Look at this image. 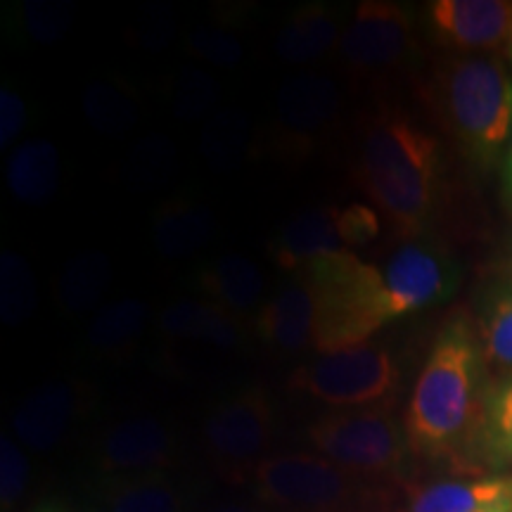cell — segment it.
I'll return each mask as SVG.
<instances>
[{
    "label": "cell",
    "instance_id": "8fae6325",
    "mask_svg": "<svg viewBox=\"0 0 512 512\" xmlns=\"http://www.w3.org/2000/svg\"><path fill=\"white\" fill-rule=\"evenodd\" d=\"M178 458V437L159 415H133L114 422L95 446V467L105 477L157 475Z\"/></svg>",
    "mask_w": 512,
    "mask_h": 512
},
{
    "label": "cell",
    "instance_id": "74e56055",
    "mask_svg": "<svg viewBox=\"0 0 512 512\" xmlns=\"http://www.w3.org/2000/svg\"><path fill=\"white\" fill-rule=\"evenodd\" d=\"M503 200L512 207V140L503 157Z\"/></svg>",
    "mask_w": 512,
    "mask_h": 512
},
{
    "label": "cell",
    "instance_id": "7a4b0ae2",
    "mask_svg": "<svg viewBox=\"0 0 512 512\" xmlns=\"http://www.w3.org/2000/svg\"><path fill=\"white\" fill-rule=\"evenodd\" d=\"M351 176L399 238H422L441 200V145L406 112L382 105L363 121Z\"/></svg>",
    "mask_w": 512,
    "mask_h": 512
},
{
    "label": "cell",
    "instance_id": "7c38bea8",
    "mask_svg": "<svg viewBox=\"0 0 512 512\" xmlns=\"http://www.w3.org/2000/svg\"><path fill=\"white\" fill-rule=\"evenodd\" d=\"M434 36L460 55H496L512 38V0H434Z\"/></svg>",
    "mask_w": 512,
    "mask_h": 512
},
{
    "label": "cell",
    "instance_id": "277c9868",
    "mask_svg": "<svg viewBox=\"0 0 512 512\" xmlns=\"http://www.w3.org/2000/svg\"><path fill=\"white\" fill-rule=\"evenodd\" d=\"M430 95L463 155L479 169H494L512 140V74L503 57H448L434 72Z\"/></svg>",
    "mask_w": 512,
    "mask_h": 512
},
{
    "label": "cell",
    "instance_id": "9c48e42d",
    "mask_svg": "<svg viewBox=\"0 0 512 512\" xmlns=\"http://www.w3.org/2000/svg\"><path fill=\"white\" fill-rule=\"evenodd\" d=\"M273 403L261 387H249L211 408L202 427L204 451L228 484L252 482L273 444Z\"/></svg>",
    "mask_w": 512,
    "mask_h": 512
},
{
    "label": "cell",
    "instance_id": "ffe728a7",
    "mask_svg": "<svg viewBox=\"0 0 512 512\" xmlns=\"http://www.w3.org/2000/svg\"><path fill=\"white\" fill-rule=\"evenodd\" d=\"M60 183V152L50 140H27L10 152L8 188L17 202L29 207L48 204L60 190Z\"/></svg>",
    "mask_w": 512,
    "mask_h": 512
},
{
    "label": "cell",
    "instance_id": "60d3db41",
    "mask_svg": "<svg viewBox=\"0 0 512 512\" xmlns=\"http://www.w3.org/2000/svg\"><path fill=\"white\" fill-rule=\"evenodd\" d=\"M505 53H508V57H510V62H512V38H510V43H508V50H505Z\"/></svg>",
    "mask_w": 512,
    "mask_h": 512
},
{
    "label": "cell",
    "instance_id": "f546056e",
    "mask_svg": "<svg viewBox=\"0 0 512 512\" xmlns=\"http://www.w3.org/2000/svg\"><path fill=\"white\" fill-rule=\"evenodd\" d=\"M178 166L174 140L152 133L133 147L124 164L126 181L136 188L152 190L166 183Z\"/></svg>",
    "mask_w": 512,
    "mask_h": 512
},
{
    "label": "cell",
    "instance_id": "5b68a950",
    "mask_svg": "<svg viewBox=\"0 0 512 512\" xmlns=\"http://www.w3.org/2000/svg\"><path fill=\"white\" fill-rule=\"evenodd\" d=\"M252 484L275 512H375L382 503L380 482L351 475L320 453H273Z\"/></svg>",
    "mask_w": 512,
    "mask_h": 512
},
{
    "label": "cell",
    "instance_id": "44dd1931",
    "mask_svg": "<svg viewBox=\"0 0 512 512\" xmlns=\"http://www.w3.org/2000/svg\"><path fill=\"white\" fill-rule=\"evenodd\" d=\"M159 330L166 337L204 342L219 349H238L242 342L238 320L221 311L219 306L197 302V299H181L164 309L159 318Z\"/></svg>",
    "mask_w": 512,
    "mask_h": 512
},
{
    "label": "cell",
    "instance_id": "6da1fadb",
    "mask_svg": "<svg viewBox=\"0 0 512 512\" xmlns=\"http://www.w3.org/2000/svg\"><path fill=\"white\" fill-rule=\"evenodd\" d=\"M318 313L313 349L318 354L358 347L408 313L444 304L460 285V264L432 238L406 240L382 266L356 252L325 261L309 273Z\"/></svg>",
    "mask_w": 512,
    "mask_h": 512
},
{
    "label": "cell",
    "instance_id": "2e32d148",
    "mask_svg": "<svg viewBox=\"0 0 512 512\" xmlns=\"http://www.w3.org/2000/svg\"><path fill=\"white\" fill-rule=\"evenodd\" d=\"M209 304L219 306L235 320L259 311L264 297V275L245 254H223L200 268L195 278Z\"/></svg>",
    "mask_w": 512,
    "mask_h": 512
},
{
    "label": "cell",
    "instance_id": "484cf974",
    "mask_svg": "<svg viewBox=\"0 0 512 512\" xmlns=\"http://www.w3.org/2000/svg\"><path fill=\"white\" fill-rule=\"evenodd\" d=\"M252 119L240 107H223L211 114L202 131V155L214 171L238 169L249 150Z\"/></svg>",
    "mask_w": 512,
    "mask_h": 512
},
{
    "label": "cell",
    "instance_id": "603a6c76",
    "mask_svg": "<svg viewBox=\"0 0 512 512\" xmlns=\"http://www.w3.org/2000/svg\"><path fill=\"white\" fill-rule=\"evenodd\" d=\"M150 316V304L138 297L107 304L88 325V347L100 354H121L145 335Z\"/></svg>",
    "mask_w": 512,
    "mask_h": 512
},
{
    "label": "cell",
    "instance_id": "4fadbf2b",
    "mask_svg": "<svg viewBox=\"0 0 512 512\" xmlns=\"http://www.w3.org/2000/svg\"><path fill=\"white\" fill-rule=\"evenodd\" d=\"M81 396L69 382H48L24 396L12 415V432L36 453L53 451L79 418Z\"/></svg>",
    "mask_w": 512,
    "mask_h": 512
},
{
    "label": "cell",
    "instance_id": "ac0fdd59",
    "mask_svg": "<svg viewBox=\"0 0 512 512\" xmlns=\"http://www.w3.org/2000/svg\"><path fill=\"white\" fill-rule=\"evenodd\" d=\"M214 230V211L188 197H171L162 202L152 219V238L164 259H188L197 254L209 245Z\"/></svg>",
    "mask_w": 512,
    "mask_h": 512
},
{
    "label": "cell",
    "instance_id": "4dcf8cb0",
    "mask_svg": "<svg viewBox=\"0 0 512 512\" xmlns=\"http://www.w3.org/2000/svg\"><path fill=\"white\" fill-rule=\"evenodd\" d=\"M221 98L219 81L207 69L188 67L176 76L174 83V114L181 121H197L214 110Z\"/></svg>",
    "mask_w": 512,
    "mask_h": 512
},
{
    "label": "cell",
    "instance_id": "52a82bcc",
    "mask_svg": "<svg viewBox=\"0 0 512 512\" xmlns=\"http://www.w3.org/2000/svg\"><path fill=\"white\" fill-rule=\"evenodd\" d=\"M316 453L351 475L389 482L403 475L413 453L406 427L387 403L366 408H337L309 427Z\"/></svg>",
    "mask_w": 512,
    "mask_h": 512
},
{
    "label": "cell",
    "instance_id": "7402d4cb",
    "mask_svg": "<svg viewBox=\"0 0 512 512\" xmlns=\"http://www.w3.org/2000/svg\"><path fill=\"white\" fill-rule=\"evenodd\" d=\"M107 512H183L185 501L164 472L112 477L102 491Z\"/></svg>",
    "mask_w": 512,
    "mask_h": 512
},
{
    "label": "cell",
    "instance_id": "cb8c5ba5",
    "mask_svg": "<svg viewBox=\"0 0 512 512\" xmlns=\"http://www.w3.org/2000/svg\"><path fill=\"white\" fill-rule=\"evenodd\" d=\"M477 339L482 344L486 368L512 377V280L496 287L484 299L477 320Z\"/></svg>",
    "mask_w": 512,
    "mask_h": 512
},
{
    "label": "cell",
    "instance_id": "5bb4252c",
    "mask_svg": "<svg viewBox=\"0 0 512 512\" xmlns=\"http://www.w3.org/2000/svg\"><path fill=\"white\" fill-rule=\"evenodd\" d=\"M339 207H318L297 214L268 242V254L285 271H304L320 261L351 252L339 238Z\"/></svg>",
    "mask_w": 512,
    "mask_h": 512
},
{
    "label": "cell",
    "instance_id": "9a60e30c",
    "mask_svg": "<svg viewBox=\"0 0 512 512\" xmlns=\"http://www.w3.org/2000/svg\"><path fill=\"white\" fill-rule=\"evenodd\" d=\"M316 313V290L297 278L256 311L252 330L261 342L275 349L302 351L313 347Z\"/></svg>",
    "mask_w": 512,
    "mask_h": 512
},
{
    "label": "cell",
    "instance_id": "836d02e7",
    "mask_svg": "<svg viewBox=\"0 0 512 512\" xmlns=\"http://www.w3.org/2000/svg\"><path fill=\"white\" fill-rule=\"evenodd\" d=\"M29 458L15 439L3 434L0 441V505L3 512L15 510L29 489Z\"/></svg>",
    "mask_w": 512,
    "mask_h": 512
},
{
    "label": "cell",
    "instance_id": "1f68e13d",
    "mask_svg": "<svg viewBox=\"0 0 512 512\" xmlns=\"http://www.w3.org/2000/svg\"><path fill=\"white\" fill-rule=\"evenodd\" d=\"M185 48L192 57L211 64V67L235 69L245 60V48H242L240 38L221 27H202L190 31L188 38H185Z\"/></svg>",
    "mask_w": 512,
    "mask_h": 512
},
{
    "label": "cell",
    "instance_id": "f35d334b",
    "mask_svg": "<svg viewBox=\"0 0 512 512\" xmlns=\"http://www.w3.org/2000/svg\"><path fill=\"white\" fill-rule=\"evenodd\" d=\"M209 512H264V510L254 508V505L242 503V501H228V503L216 505V508H211Z\"/></svg>",
    "mask_w": 512,
    "mask_h": 512
},
{
    "label": "cell",
    "instance_id": "8992f818",
    "mask_svg": "<svg viewBox=\"0 0 512 512\" xmlns=\"http://www.w3.org/2000/svg\"><path fill=\"white\" fill-rule=\"evenodd\" d=\"M342 72L356 91L382 93L408 79L420 62L413 15L394 0H363L337 46Z\"/></svg>",
    "mask_w": 512,
    "mask_h": 512
},
{
    "label": "cell",
    "instance_id": "30bf717a",
    "mask_svg": "<svg viewBox=\"0 0 512 512\" xmlns=\"http://www.w3.org/2000/svg\"><path fill=\"white\" fill-rule=\"evenodd\" d=\"M342 95L330 76L302 69L287 76L275 95L271 147L287 162H302L332 133Z\"/></svg>",
    "mask_w": 512,
    "mask_h": 512
},
{
    "label": "cell",
    "instance_id": "3957f363",
    "mask_svg": "<svg viewBox=\"0 0 512 512\" xmlns=\"http://www.w3.org/2000/svg\"><path fill=\"white\" fill-rule=\"evenodd\" d=\"M489 394L475 328L467 320H451L434 339L403 415L413 453L451 460L472 456Z\"/></svg>",
    "mask_w": 512,
    "mask_h": 512
},
{
    "label": "cell",
    "instance_id": "e575fe53",
    "mask_svg": "<svg viewBox=\"0 0 512 512\" xmlns=\"http://www.w3.org/2000/svg\"><path fill=\"white\" fill-rule=\"evenodd\" d=\"M337 226H339V238H342L344 247L361 249L368 247L370 242H375L382 233V216L377 214L375 207L370 204H349L342 207L337 214Z\"/></svg>",
    "mask_w": 512,
    "mask_h": 512
},
{
    "label": "cell",
    "instance_id": "4316f807",
    "mask_svg": "<svg viewBox=\"0 0 512 512\" xmlns=\"http://www.w3.org/2000/svg\"><path fill=\"white\" fill-rule=\"evenodd\" d=\"M472 456L491 470L512 467V377L489 394Z\"/></svg>",
    "mask_w": 512,
    "mask_h": 512
},
{
    "label": "cell",
    "instance_id": "8d00e7d4",
    "mask_svg": "<svg viewBox=\"0 0 512 512\" xmlns=\"http://www.w3.org/2000/svg\"><path fill=\"white\" fill-rule=\"evenodd\" d=\"M27 126V100L5 83L0 88V147L8 150Z\"/></svg>",
    "mask_w": 512,
    "mask_h": 512
},
{
    "label": "cell",
    "instance_id": "d6a6232c",
    "mask_svg": "<svg viewBox=\"0 0 512 512\" xmlns=\"http://www.w3.org/2000/svg\"><path fill=\"white\" fill-rule=\"evenodd\" d=\"M22 17L24 29L36 43H55L72 31L74 8L62 0H29Z\"/></svg>",
    "mask_w": 512,
    "mask_h": 512
},
{
    "label": "cell",
    "instance_id": "e0dca14e",
    "mask_svg": "<svg viewBox=\"0 0 512 512\" xmlns=\"http://www.w3.org/2000/svg\"><path fill=\"white\" fill-rule=\"evenodd\" d=\"M401 512H512V477L420 486Z\"/></svg>",
    "mask_w": 512,
    "mask_h": 512
},
{
    "label": "cell",
    "instance_id": "ba28073f",
    "mask_svg": "<svg viewBox=\"0 0 512 512\" xmlns=\"http://www.w3.org/2000/svg\"><path fill=\"white\" fill-rule=\"evenodd\" d=\"M401 370L382 344H358L332 354H318L290 377V389L335 408L380 406L396 392Z\"/></svg>",
    "mask_w": 512,
    "mask_h": 512
},
{
    "label": "cell",
    "instance_id": "d4e9b609",
    "mask_svg": "<svg viewBox=\"0 0 512 512\" xmlns=\"http://www.w3.org/2000/svg\"><path fill=\"white\" fill-rule=\"evenodd\" d=\"M112 283V264L102 252L76 254L60 275L57 299L69 313L91 311Z\"/></svg>",
    "mask_w": 512,
    "mask_h": 512
},
{
    "label": "cell",
    "instance_id": "ab89813d",
    "mask_svg": "<svg viewBox=\"0 0 512 512\" xmlns=\"http://www.w3.org/2000/svg\"><path fill=\"white\" fill-rule=\"evenodd\" d=\"M34 512H67V510H64L62 505H57V503H43V505H38Z\"/></svg>",
    "mask_w": 512,
    "mask_h": 512
},
{
    "label": "cell",
    "instance_id": "d6986e66",
    "mask_svg": "<svg viewBox=\"0 0 512 512\" xmlns=\"http://www.w3.org/2000/svg\"><path fill=\"white\" fill-rule=\"evenodd\" d=\"M339 22L328 3H306L290 15L275 38V55L294 67L323 60L339 46Z\"/></svg>",
    "mask_w": 512,
    "mask_h": 512
},
{
    "label": "cell",
    "instance_id": "83f0119b",
    "mask_svg": "<svg viewBox=\"0 0 512 512\" xmlns=\"http://www.w3.org/2000/svg\"><path fill=\"white\" fill-rule=\"evenodd\" d=\"M83 114L102 136H124L138 124L140 107L124 83L95 81L83 91Z\"/></svg>",
    "mask_w": 512,
    "mask_h": 512
},
{
    "label": "cell",
    "instance_id": "d590c367",
    "mask_svg": "<svg viewBox=\"0 0 512 512\" xmlns=\"http://www.w3.org/2000/svg\"><path fill=\"white\" fill-rule=\"evenodd\" d=\"M131 31L143 50H164L166 43L176 34L174 12L164 5H147L145 10H140Z\"/></svg>",
    "mask_w": 512,
    "mask_h": 512
},
{
    "label": "cell",
    "instance_id": "f1b7e54d",
    "mask_svg": "<svg viewBox=\"0 0 512 512\" xmlns=\"http://www.w3.org/2000/svg\"><path fill=\"white\" fill-rule=\"evenodd\" d=\"M38 304L36 278L22 254L3 252L0 256V318L5 325H22Z\"/></svg>",
    "mask_w": 512,
    "mask_h": 512
}]
</instances>
